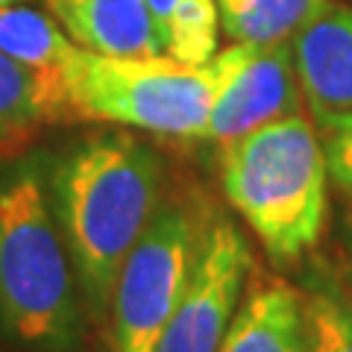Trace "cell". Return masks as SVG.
I'll use <instances>...</instances> for the list:
<instances>
[{
    "instance_id": "16",
    "label": "cell",
    "mask_w": 352,
    "mask_h": 352,
    "mask_svg": "<svg viewBox=\"0 0 352 352\" xmlns=\"http://www.w3.org/2000/svg\"><path fill=\"white\" fill-rule=\"evenodd\" d=\"M326 132V164L329 176L352 194V112H317Z\"/></svg>"
},
{
    "instance_id": "8",
    "label": "cell",
    "mask_w": 352,
    "mask_h": 352,
    "mask_svg": "<svg viewBox=\"0 0 352 352\" xmlns=\"http://www.w3.org/2000/svg\"><path fill=\"white\" fill-rule=\"evenodd\" d=\"M302 94L317 112H352V9L329 6L291 38Z\"/></svg>"
},
{
    "instance_id": "14",
    "label": "cell",
    "mask_w": 352,
    "mask_h": 352,
    "mask_svg": "<svg viewBox=\"0 0 352 352\" xmlns=\"http://www.w3.org/2000/svg\"><path fill=\"white\" fill-rule=\"evenodd\" d=\"M76 47L71 36H65L56 21H50L38 9L3 3L0 6V50L6 56L41 71H59L62 62Z\"/></svg>"
},
{
    "instance_id": "12",
    "label": "cell",
    "mask_w": 352,
    "mask_h": 352,
    "mask_svg": "<svg viewBox=\"0 0 352 352\" xmlns=\"http://www.w3.org/2000/svg\"><path fill=\"white\" fill-rule=\"evenodd\" d=\"M335 0H217L220 30L241 44L291 41Z\"/></svg>"
},
{
    "instance_id": "6",
    "label": "cell",
    "mask_w": 352,
    "mask_h": 352,
    "mask_svg": "<svg viewBox=\"0 0 352 352\" xmlns=\"http://www.w3.org/2000/svg\"><path fill=\"white\" fill-rule=\"evenodd\" d=\"M250 267V247L238 226L229 220L206 226L188 285L156 352H217L244 296Z\"/></svg>"
},
{
    "instance_id": "19",
    "label": "cell",
    "mask_w": 352,
    "mask_h": 352,
    "mask_svg": "<svg viewBox=\"0 0 352 352\" xmlns=\"http://www.w3.org/2000/svg\"><path fill=\"white\" fill-rule=\"evenodd\" d=\"M349 305H352V302H349Z\"/></svg>"
},
{
    "instance_id": "15",
    "label": "cell",
    "mask_w": 352,
    "mask_h": 352,
    "mask_svg": "<svg viewBox=\"0 0 352 352\" xmlns=\"http://www.w3.org/2000/svg\"><path fill=\"white\" fill-rule=\"evenodd\" d=\"M302 305L308 352H352V305L326 291L311 294Z\"/></svg>"
},
{
    "instance_id": "18",
    "label": "cell",
    "mask_w": 352,
    "mask_h": 352,
    "mask_svg": "<svg viewBox=\"0 0 352 352\" xmlns=\"http://www.w3.org/2000/svg\"><path fill=\"white\" fill-rule=\"evenodd\" d=\"M3 3H21V0H0V6H3Z\"/></svg>"
},
{
    "instance_id": "7",
    "label": "cell",
    "mask_w": 352,
    "mask_h": 352,
    "mask_svg": "<svg viewBox=\"0 0 352 352\" xmlns=\"http://www.w3.org/2000/svg\"><path fill=\"white\" fill-rule=\"evenodd\" d=\"M232 65L208 115L203 138L226 144L270 120L300 112L302 85L294 62V44H229Z\"/></svg>"
},
{
    "instance_id": "11",
    "label": "cell",
    "mask_w": 352,
    "mask_h": 352,
    "mask_svg": "<svg viewBox=\"0 0 352 352\" xmlns=\"http://www.w3.org/2000/svg\"><path fill=\"white\" fill-rule=\"evenodd\" d=\"M71 112L59 71H41L0 50V141Z\"/></svg>"
},
{
    "instance_id": "2",
    "label": "cell",
    "mask_w": 352,
    "mask_h": 352,
    "mask_svg": "<svg viewBox=\"0 0 352 352\" xmlns=\"http://www.w3.org/2000/svg\"><path fill=\"white\" fill-rule=\"evenodd\" d=\"M0 326L44 352H65L80 338L76 267L32 164L0 179Z\"/></svg>"
},
{
    "instance_id": "13",
    "label": "cell",
    "mask_w": 352,
    "mask_h": 352,
    "mask_svg": "<svg viewBox=\"0 0 352 352\" xmlns=\"http://www.w3.org/2000/svg\"><path fill=\"white\" fill-rule=\"evenodd\" d=\"M164 53L188 65H206L217 53V0H147Z\"/></svg>"
},
{
    "instance_id": "17",
    "label": "cell",
    "mask_w": 352,
    "mask_h": 352,
    "mask_svg": "<svg viewBox=\"0 0 352 352\" xmlns=\"http://www.w3.org/2000/svg\"><path fill=\"white\" fill-rule=\"evenodd\" d=\"M76 0H50V6H53V12H62V9H68V6H74Z\"/></svg>"
},
{
    "instance_id": "5",
    "label": "cell",
    "mask_w": 352,
    "mask_h": 352,
    "mask_svg": "<svg viewBox=\"0 0 352 352\" xmlns=\"http://www.w3.org/2000/svg\"><path fill=\"white\" fill-rule=\"evenodd\" d=\"M200 238L203 229L185 206H159L115 279L109 308L118 352H156L188 285Z\"/></svg>"
},
{
    "instance_id": "4",
    "label": "cell",
    "mask_w": 352,
    "mask_h": 352,
    "mask_svg": "<svg viewBox=\"0 0 352 352\" xmlns=\"http://www.w3.org/2000/svg\"><path fill=\"white\" fill-rule=\"evenodd\" d=\"M229 65L232 47L217 50L206 65H188L173 56H106L76 44L62 62L59 80L71 112L82 118L203 138Z\"/></svg>"
},
{
    "instance_id": "1",
    "label": "cell",
    "mask_w": 352,
    "mask_h": 352,
    "mask_svg": "<svg viewBox=\"0 0 352 352\" xmlns=\"http://www.w3.org/2000/svg\"><path fill=\"white\" fill-rule=\"evenodd\" d=\"M159 185L156 153L129 132L85 138L53 173V208L94 317L109 311L120 264L159 212Z\"/></svg>"
},
{
    "instance_id": "9",
    "label": "cell",
    "mask_w": 352,
    "mask_h": 352,
    "mask_svg": "<svg viewBox=\"0 0 352 352\" xmlns=\"http://www.w3.org/2000/svg\"><path fill=\"white\" fill-rule=\"evenodd\" d=\"M217 352H308L302 296L285 279H252Z\"/></svg>"
},
{
    "instance_id": "3",
    "label": "cell",
    "mask_w": 352,
    "mask_h": 352,
    "mask_svg": "<svg viewBox=\"0 0 352 352\" xmlns=\"http://www.w3.org/2000/svg\"><path fill=\"white\" fill-rule=\"evenodd\" d=\"M326 173L323 141L300 112L226 141L220 153L226 200L273 264H291L317 244L326 217Z\"/></svg>"
},
{
    "instance_id": "10",
    "label": "cell",
    "mask_w": 352,
    "mask_h": 352,
    "mask_svg": "<svg viewBox=\"0 0 352 352\" xmlns=\"http://www.w3.org/2000/svg\"><path fill=\"white\" fill-rule=\"evenodd\" d=\"M74 44L106 56H168L147 0H76L56 12Z\"/></svg>"
}]
</instances>
